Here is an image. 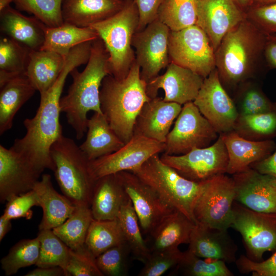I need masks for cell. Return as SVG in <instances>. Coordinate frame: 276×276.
Here are the masks:
<instances>
[{
  "label": "cell",
  "mask_w": 276,
  "mask_h": 276,
  "mask_svg": "<svg viewBox=\"0 0 276 276\" xmlns=\"http://www.w3.org/2000/svg\"><path fill=\"white\" fill-rule=\"evenodd\" d=\"M196 25L208 36L216 51L223 38L247 18V14L233 0H196Z\"/></svg>",
  "instance_id": "obj_17"
},
{
  "label": "cell",
  "mask_w": 276,
  "mask_h": 276,
  "mask_svg": "<svg viewBox=\"0 0 276 276\" xmlns=\"http://www.w3.org/2000/svg\"><path fill=\"white\" fill-rule=\"evenodd\" d=\"M177 272L187 276H233V273L222 260L206 262L188 250L183 252L179 263L175 267Z\"/></svg>",
  "instance_id": "obj_41"
},
{
  "label": "cell",
  "mask_w": 276,
  "mask_h": 276,
  "mask_svg": "<svg viewBox=\"0 0 276 276\" xmlns=\"http://www.w3.org/2000/svg\"><path fill=\"white\" fill-rule=\"evenodd\" d=\"M182 106L165 101L157 96L146 102L134 124L133 135H142L165 143Z\"/></svg>",
  "instance_id": "obj_21"
},
{
  "label": "cell",
  "mask_w": 276,
  "mask_h": 276,
  "mask_svg": "<svg viewBox=\"0 0 276 276\" xmlns=\"http://www.w3.org/2000/svg\"><path fill=\"white\" fill-rule=\"evenodd\" d=\"M263 55L267 65L276 68V34L266 35Z\"/></svg>",
  "instance_id": "obj_52"
},
{
  "label": "cell",
  "mask_w": 276,
  "mask_h": 276,
  "mask_svg": "<svg viewBox=\"0 0 276 276\" xmlns=\"http://www.w3.org/2000/svg\"><path fill=\"white\" fill-rule=\"evenodd\" d=\"M129 200L117 173L98 179L95 183L90 207L93 219H117L121 208Z\"/></svg>",
  "instance_id": "obj_25"
},
{
  "label": "cell",
  "mask_w": 276,
  "mask_h": 276,
  "mask_svg": "<svg viewBox=\"0 0 276 276\" xmlns=\"http://www.w3.org/2000/svg\"><path fill=\"white\" fill-rule=\"evenodd\" d=\"M151 187L167 204L196 223L193 210L200 192L202 182L190 180L164 163L159 154L131 171Z\"/></svg>",
  "instance_id": "obj_7"
},
{
  "label": "cell",
  "mask_w": 276,
  "mask_h": 276,
  "mask_svg": "<svg viewBox=\"0 0 276 276\" xmlns=\"http://www.w3.org/2000/svg\"><path fill=\"white\" fill-rule=\"evenodd\" d=\"M0 134L10 129L14 118L36 89L26 75L13 78L0 87Z\"/></svg>",
  "instance_id": "obj_31"
},
{
  "label": "cell",
  "mask_w": 276,
  "mask_h": 276,
  "mask_svg": "<svg viewBox=\"0 0 276 276\" xmlns=\"http://www.w3.org/2000/svg\"><path fill=\"white\" fill-rule=\"evenodd\" d=\"M189 244L188 250L200 258L229 263L237 260V246L225 229L196 223Z\"/></svg>",
  "instance_id": "obj_22"
},
{
  "label": "cell",
  "mask_w": 276,
  "mask_h": 276,
  "mask_svg": "<svg viewBox=\"0 0 276 276\" xmlns=\"http://www.w3.org/2000/svg\"><path fill=\"white\" fill-rule=\"evenodd\" d=\"M235 263L242 273L251 272L253 276H276V250L265 261H254L246 256L241 255Z\"/></svg>",
  "instance_id": "obj_49"
},
{
  "label": "cell",
  "mask_w": 276,
  "mask_h": 276,
  "mask_svg": "<svg viewBox=\"0 0 276 276\" xmlns=\"http://www.w3.org/2000/svg\"><path fill=\"white\" fill-rule=\"evenodd\" d=\"M235 129L243 137L245 135L258 141L271 140L276 136V108L261 113L239 115Z\"/></svg>",
  "instance_id": "obj_40"
},
{
  "label": "cell",
  "mask_w": 276,
  "mask_h": 276,
  "mask_svg": "<svg viewBox=\"0 0 276 276\" xmlns=\"http://www.w3.org/2000/svg\"><path fill=\"white\" fill-rule=\"evenodd\" d=\"M63 0H14L18 10L32 14L48 27L62 25Z\"/></svg>",
  "instance_id": "obj_42"
},
{
  "label": "cell",
  "mask_w": 276,
  "mask_h": 276,
  "mask_svg": "<svg viewBox=\"0 0 276 276\" xmlns=\"http://www.w3.org/2000/svg\"><path fill=\"white\" fill-rule=\"evenodd\" d=\"M164 0H134L139 14L137 31L144 29L157 18L159 9Z\"/></svg>",
  "instance_id": "obj_50"
},
{
  "label": "cell",
  "mask_w": 276,
  "mask_h": 276,
  "mask_svg": "<svg viewBox=\"0 0 276 276\" xmlns=\"http://www.w3.org/2000/svg\"><path fill=\"white\" fill-rule=\"evenodd\" d=\"M12 227L11 220L5 217L4 215L0 217V241L11 230Z\"/></svg>",
  "instance_id": "obj_54"
},
{
  "label": "cell",
  "mask_w": 276,
  "mask_h": 276,
  "mask_svg": "<svg viewBox=\"0 0 276 276\" xmlns=\"http://www.w3.org/2000/svg\"><path fill=\"white\" fill-rule=\"evenodd\" d=\"M250 167L270 176L276 180V151L266 158L252 164Z\"/></svg>",
  "instance_id": "obj_51"
},
{
  "label": "cell",
  "mask_w": 276,
  "mask_h": 276,
  "mask_svg": "<svg viewBox=\"0 0 276 276\" xmlns=\"http://www.w3.org/2000/svg\"><path fill=\"white\" fill-rule=\"evenodd\" d=\"M108 58L104 44L98 38L93 41L90 56L84 70L79 72L76 68L70 73L73 82L67 94L61 97L59 105L77 140H81L87 131V113H103L100 91L103 79L109 75Z\"/></svg>",
  "instance_id": "obj_2"
},
{
  "label": "cell",
  "mask_w": 276,
  "mask_h": 276,
  "mask_svg": "<svg viewBox=\"0 0 276 276\" xmlns=\"http://www.w3.org/2000/svg\"><path fill=\"white\" fill-rule=\"evenodd\" d=\"M161 160L183 177L197 182L227 172L228 157L221 135L212 145L196 148L182 155L163 153Z\"/></svg>",
  "instance_id": "obj_12"
},
{
  "label": "cell",
  "mask_w": 276,
  "mask_h": 276,
  "mask_svg": "<svg viewBox=\"0 0 276 276\" xmlns=\"http://www.w3.org/2000/svg\"><path fill=\"white\" fill-rule=\"evenodd\" d=\"M96 258L85 244L76 249H71L66 276H104L97 266Z\"/></svg>",
  "instance_id": "obj_44"
},
{
  "label": "cell",
  "mask_w": 276,
  "mask_h": 276,
  "mask_svg": "<svg viewBox=\"0 0 276 276\" xmlns=\"http://www.w3.org/2000/svg\"><path fill=\"white\" fill-rule=\"evenodd\" d=\"M89 55L82 47L73 48L66 56L64 67L54 84L40 95L35 116L23 122L25 135L15 140L10 148L28 159L38 170H55L50 154L52 145L63 136L60 123L59 102L68 74L78 66L87 63Z\"/></svg>",
  "instance_id": "obj_1"
},
{
  "label": "cell",
  "mask_w": 276,
  "mask_h": 276,
  "mask_svg": "<svg viewBox=\"0 0 276 276\" xmlns=\"http://www.w3.org/2000/svg\"><path fill=\"white\" fill-rule=\"evenodd\" d=\"M117 174L132 202L143 234L149 235L165 216L176 210L132 172Z\"/></svg>",
  "instance_id": "obj_16"
},
{
  "label": "cell",
  "mask_w": 276,
  "mask_h": 276,
  "mask_svg": "<svg viewBox=\"0 0 276 276\" xmlns=\"http://www.w3.org/2000/svg\"><path fill=\"white\" fill-rule=\"evenodd\" d=\"M117 219L132 257L144 263L151 251L143 237L139 219L130 199L122 206Z\"/></svg>",
  "instance_id": "obj_35"
},
{
  "label": "cell",
  "mask_w": 276,
  "mask_h": 276,
  "mask_svg": "<svg viewBox=\"0 0 276 276\" xmlns=\"http://www.w3.org/2000/svg\"><path fill=\"white\" fill-rule=\"evenodd\" d=\"M266 37L247 18L230 30L215 51L220 78L234 84L248 77L263 55Z\"/></svg>",
  "instance_id": "obj_4"
},
{
  "label": "cell",
  "mask_w": 276,
  "mask_h": 276,
  "mask_svg": "<svg viewBox=\"0 0 276 276\" xmlns=\"http://www.w3.org/2000/svg\"><path fill=\"white\" fill-rule=\"evenodd\" d=\"M139 22V12L134 0H125L119 12L90 26L97 32L108 54L109 75L117 79L127 77L135 60L132 41Z\"/></svg>",
  "instance_id": "obj_5"
},
{
  "label": "cell",
  "mask_w": 276,
  "mask_h": 276,
  "mask_svg": "<svg viewBox=\"0 0 276 276\" xmlns=\"http://www.w3.org/2000/svg\"><path fill=\"white\" fill-rule=\"evenodd\" d=\"M196 223L186 215L174 210L165 216L149 234L151 252L178 248L188 243Z\"/></svg>",
  "instance_id": "obj_28"
},
{
  "label": "cell",
  "mask_w": 276,
  "mask_h": 276,
  "mask_svg": "<svg viewBox=\"0 0 276 276\" xmlns=\"http://www.w3.org/2000/svg\"><path fill=\"white\" fill-rule=\"evenodd\" d=\"M124 242V237L118 219L109 220L93 219L85 244L96 258L108 249Z\"/></svg>",
  "instance_id": "obj_36"
},
{
  "label": "cell",
  "mask_w": 276,
  "mask_h": 276,
  "mask_svg": "<svg viewBox=\"0 0 276 276\" xmlns=\"http://www.w3.org/2000/svg\"><path fill=\"white\" fill-rule=\"evenodd\" d=\"M42 173L22 155L1 145V202L33 190Z\"/></svg>",
  "instance_id": "obj_18"
},
{
  "label": "cell",
  "mask_w": 276,
  "mask_h": 276,
  "mask_svg": "<svg viewBox=\"0 0 276 276\" xmlns=\"http://www.w3.org/2000/svg\"><path fill=\"white\" fill-rule=\"evenodd\" d=\"M55 177L63 195L75 206L90 207L95 180L89 160L75 141L64 135L51 146Z\"/></svg>",
  "instance_id": "obj_6"
},
{
  "label": "cell",
  "mask_w": 276,
  "mask_h": 276,
  "mask_svg": "<svg viewBox=\"0 0 276 276\" xmlns=\"http://www.w3.org/2000/svg\"><path fill=\"white\" fill-rule=\"evenodd\" d=\"M39 252L40 241L37 236L16 243L1 260V267L5 275L15 274L21 268L36 265Z\"/></svg>",
  "instance_id": "obj_39"
},
{
  "label": "cell",
  "mask_w": 276,
  "mask_h": 276,
  "mask_svg": "<svg viewBox=\"0 0 276 276\" xmlns=\"http://www.w3.org/2000/svg\"><path fill=\"white\" fill-rule=\"evenodd\" d=\"M34 206H39V203L37 195L33 189L7 201L3 215L10 220L20 218L29 219L33 214L31 209Z\"/></svg>",
  "instance_id": "obj_46"
},
{
  "label": "cell",
  "mask_w": 276,
  "mask_h": 276,
  "mask_svg": "<svg viewBox=\"0 0 276 276\" xmlns=\"http://www.w3.org/2000/svg\"><path fill=\"white\" fill-rule=\"evenodd\" d=\"M140 66L135 60L128 75L117 79L110 75L103 80L100 91L101 110L110 126L125 143L133 135L136 119L144 104L151 98L147 83L141 77Z\"/></svg>",
  "instance_id": "obj_3"
},
{
  "label": "cell",
  "mask_w": 276,
  "mask_h": 276,
  "mask_svg": "<svg viewBox=\"0 0 276 276\" xmlns=\"http://www.w3.org/2000/svg\"><path fill=\"white\" fill-rule=\"evenodd\" d=\"M36 193L43 211L39 230L53 229L63 223L72 214L76 206L54 188L49 174L41 175L33 189Z\"/></svg>",
  "instance_id": "obj_27"
},
{
  "label": "cell",
  "mask_w": 276,
  "mask_h": 276,
  "mask_svg": "<svg viewBox=\"0 0 276 276\" xmlns=\"http://www.w3.org/2000/svg\"><path fill=\"white\" fill-rule=\"evenodd\" d=\"M86 132V139L79 147L89 161L112 153L125 145L103 113L95 112L88 119Z\"/></svg>",
  "instance_id": "obj_29"
},
{
  "label": "cell",
  "mask_w": 276,
  "mask_h": 276,
  "mask_svg": "<svg viewBox=\"0 0 276 276\" xmlns=\"http://www.w3.org/2000/svg\"><path fill=\"white\" fill-rule=\"evenodd\" d=\"M165 147V143L134 134L117 151L89 161L90 173L96 181L103 176L121 171H133L152 156L164 153Z\"/></svg>",
  "instance_id": "obj_14"
},
{
  "label": "cell",
  "mask_w": 276,
  "mask_h": 276,
  "mask_svg": "<svg viewBox=\"0 0 276 276\" xmlns=\"http://www.w3.org/2000/svg\"><path fill=\"white\" fill-rule=\"evenodd\" d=\"M170 30L157 19L134 35L132 46L140 66L141 78L148 83L170 63L169 39Z\"/></svg>",
  "instance_id": "obj_13"
},
{
  "label": "cell",
  "mask_w": 276,
  "mask_h": 276,
  "mask_svg": "<svg viewBox=\"0 0 276 276\" xmlns=\"http://www.w3.org/2000/svg\"><path fill=\"white\" fill-rule=\"evenodd\" d=\"M275 3L276 0H253L252 7L267 5Z\"/></svg>",
  "instance_id": "obj_56"
},
{
  "label": "cell",
  "mask_w": 276,
  "mask_h": 276,
  "mask_svg": "<svg viewBox=\"0 0 276 276\" xmlns=\"http://www.w3.org/2000/svg\"><path fill=\"white\" fill-rule=\"evenodd\" d=\"M220 135L228 154L226 173L230 174L244 171L252 164L268 157L276 149V144L272 140H249L233 131Z\"/></svg>",
  "instance_id": "obj_23"
},
{
  "label": "cell",
  "mask_w": 276,
  "mask_h": 276,
  "mask_svg": "<svg viewBox=\"0 0 276 276\" xmlns=\"http://www.w3.org/2000/svg\"><path fill=\"white\" fill-rule=\"evenodd\" d=\"M242 10L249 9L252 6L253 0H233Z\"/></svg>",
  "instance_id": "obj_55"
},
{
  "label": "cell",
  "mask_w": 276,
  "mask_h": 276,
  "mask_svg": "<svg viewBox=\"0 0 276 276\" xmlns=\"http://www.w3.org/2000/svg\"><path fill=\"white\" fill-rule=\"evenodd\" d=\"M93 219L90 207L76 206L70 216L52 230L69 248L76 249L85 244L87 232Z\"/></svg>",
  "instance_id": "obj_33"
},
{
  "label": "cell",
  "mask_w": 276,
  "mask_h": 276,
  "mask_svg": "<svg viewBox=\"0 0 276 276\" xmlns=\"http://www.w3.org/2000/svg\"><path fill=\"white\" fill-rule=\"evenodd\" d=\"M193 103L218 133L235 129L239 113L223 87L216 68L204 79Z\"/></svg>",
  "instance_id": "obj_15"
},
{
  "label": "cell",
  "mask_w": 276,
  "mask_h": 276,
  "mask_svg": "<svg viewBox=\"0 0 276 276\" xmlns=\"http://www.w3.org/2000/svg\"><path fill=\"white\" fill-rule=\"evenodd\" d=\"M14 0H0V12L10 6Z\"/></svg>",
  "instance_id": "obj_57"
},
{
  "label": "cell",
  "mask_w": 276,
  "mask_h": 276,
  "mask_svg": "<svg viewBox=\"0 0 276 276\" xmlns=\"http://www.w3.org/2000/svg\"><path fill=\"white\" fill-rule=\"evenodd\" d=\"M183 252L178 248L151 252L144 263V265L139 273L140 276H160L180 261Z\"/></svg>",
  "instance_id": "obj_45"
},
{
  "label": "cell",
  "mask_w": 276,
  "mask_h": 276,
  "mask_svg": "<svg viewBox=\"0 0 276 276\" xmlns=\"http://www.w3.org/2000/svg\"><path fill=\"white\" fill-rule=\"evenodd\" d=\"M31 50L10 38L0 39V87L11 79L25 75Z\"/></svg>",
  "instance_id": "obj_34"
},
{
  "label": "cell",
  "mask_w": 276,
  "mask_h": 276,
  "mask_svg": "<svg viewBox=\"0 0 276 276\" xmlns=\"http://www.w3.org/2000/svg\"><path fill=\"white\" fill-rule=\"evenodd\" d=\"M37 237L40 241V252L36 264L39 267L59 266L66 273L70 249L52 229L39 230Z\"/></svg>",
  "instance_id": "obj_38"
},
{
  "label": "cell",
  "mask_w": 276,
  "mask_h": 276,
  "mask_svg": "<svg viewBox=\"0 0 276 276\" xmlns=\"http://www.w3.org/2000/svg\"><path fill=\"white\" fill-rule=\"evenodd\" d=\"M235 201L257 212L276 213V180L249 167L233 174Z\"/></svg>",
  "instance_id": "obj_20"
},
{
  "label": "cell",
  "mask_w": 276,
  "mask_h": 276,
  "mask_svg": "<svg viewBox=\"0 0 276 276\" xmlns=\"http://www.w3.org/2000/svg\"><path fill=\"white\" fill-rule=\"evenodd\" d=\"M233 212L231 227L241 235L249 259L261 261L264 252L276 250V213L251 210L235 200Z\"/></svg>",
  "instance_id": "obj_10"
},
{
  "label": "cell",
  "mask_w": 276,
  "mask_h": 276,
  "mask_svg": "<svg viewBox=\"0 0 276 276\" xmlns=\"http://www.w3.org/2000/svg\"><path fill=\"white\" fill-rule=\"evenodd\" d=\"M217 133L193 102L187 103L167 136L164 153L179 155L206 147L218 138Z\"/></svg>",
  "instance_id": "obj_11"
},
{
  "label": "cell",
  "mask_w": 276,
  "mask_h": 276,
  "mask_svg": "<svg viewBox=\"0 0 276 276\" xmlns=\"http://www.w3.org/2000/svg\"><path fill=\"white\" fill-rule=\"evenodd\" d=\"M130 250L126 242L111 247L96 257L103 275L124 276L128 274Z\"/></svg>",
  "instance_id": "obj_43"
},
{
  "label": "cell",
  "mask_w": 276,
  "mask_h": 276,
  "mask_svg": "<svg viewBox=\"0 0 276 276\" xmlns=\"http://www.w3.org/2000/svg\"><path fill=\"white\" fill-rule=\"evenodd\" d=\"M65 58L50 51H31L25 75L40 95L56 82L64 67Z\"/></svg>",
  "instance_id": "obj_30"
},
{
  "label": "cell",
  "mask_w": 276,
  "mask_h": 276,
  "mask_svg": "<svg viewBox=\"0 0 276 276\" xmlns=\"http://www.w3.org/2000/svg\"><path fill=\"white\" fill-rule=\"evenodd\" d=\"M235 195L234 179L225 173L202 182L193 210L196 223L225 229L231 227Z\"/></svg>",
  "instance_id": "obj_8"
},
{
  "label": "cell",
  "mask_w": 276,
  "mask_h": 276,
  "mask_svg": "<svg viewBox=\"0 0 276 276\" xmlns=\"http://www.w3.org/2000/svg\"><path fill=\"white\" fill-rule=\"evenodd\" d=\"M196 0H164L158 12L157 19L172 31H178L196 25Z\"/></svg>",
  "instance_id": "obj_37"
},
{
  "label": "cell",
  "mask_w": 276,
  "mask_h": 276,
  "mask_svg": "<svg viewBox=\"0 0 276 276\" xmlns=\"http://www.w3.org/2000/svg\"><path fill=\"white\" fill-rule=\"evenodd\" d=\"M1 31L31 51L42 48L47 28L34 16L28 17L8 6L1 11Z\"/></svg>",
  "instance_id": "obj_24"
},
{
  "label": "cell",
  "mask_w": 276,
  "mask_h": 276,
  "mask_svg": "<svg viewBox=\"0 0 276 276\" xmlns=\"http://www.w3.org/2000/svg\"><path fill=\"white\" fill-rule=\"evenodd\" d=\"M276 103H272L257 88H249L243 94L239 115H251L272 110Z\"/></svg>",
  "instance_id": "obj_47"
},
{
  "label": "cell",
  "mask_w": 276,
  "mask_h": 276,
  "mask_svg": "<svg viewBox=\"0 0 276 276\" xmlns=\"http://www.w3.org/2000/svg\"><path fill=\"white\" fill-rule=\"evenodd\" d=\"M26 276H66L64 270L59 266L39 267L28 272Z\"/></svg>",
  "instance_id": "obj_53"
},
{
  "label": "cell",
  "mask_w": 276,
  "mask_h": 276,
  "mask_svg": "<svg viewBox=\"0 0 276 276\" xmlns=\"http://www.w3.org/2000/svg\"><path fill=\"white\" fill-rule=\"evenodd\" d=\"M125 0H63L64 22L88 27L103 21L119 12Z\"/></svg>",
  "instance_id": "obj_26"
},
{
  "label": "cell",
  "mask_w": 276,
  "mask_h": 276,
  "mask_svg": "<svg viewBox=\"0 0 276 276\" xmlns=\"http://www.w3.org/2000/svg\"><path fill=\"white\" fill-rule=\"evenodd\" d=\"M166 71L147 83L146 93L151 98L157 96L159 89H163L165 101L181 105L193 102L202 85L204 79L192 71L170 62Z\"/></svg>",
  "instance_id": "obj_19"
},
{
  "label": "cell",
  "mask_w": 276,
  "mask_h": 276,
  "mask_svg": "<svg viewBox=\"0 0 276 276\" xmlns=\"http://www.w3.org/2000/svg\"><path fill=\"white\" fill-rule=\"evenodd\" d=\"M98 38L97 32L91 27H79L64 22L56 27H47L40 50L50 51L66 57L74 47Z\"/></svg>",
  "instance_id": "obj_32"
},
{
  "label": "cell",
  "mask_w": 276,
  "mask_h": 276,
  "mask_svg": "<svg viewBox=\"0 0 276 276\" xmlns=\"http://www.w3.org/2000/svg\"><path fill=\"white\" fill-rule=\"evenodd\" d=\"M169 56L170 62L203 78L216 68L215 51L206 33L196 25L178 31H170Z\"/></svg>",
  "instance_id": "obj_9"
},
{
  "label": "cell",
  "mask_w": 276,
  "mask_h": 276,
  "mask_svg": "<svg viewBox=\"0 0 276 276\" xmlns=\"http://www.w3.org/2000/svg\"><path fill=\"white\" fill-rule=\"evenodd\" d=\"M246 14L247 18L266 35L276 34V3L251 7Z\"/></svg>",
  "instance_id": "obj_48"
}]
</instances>
